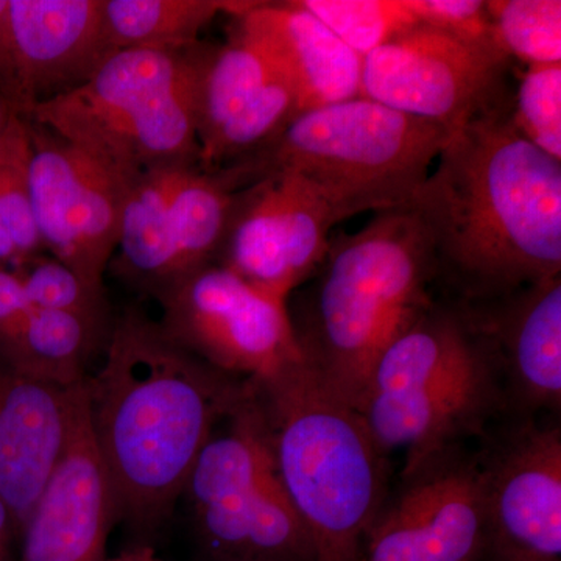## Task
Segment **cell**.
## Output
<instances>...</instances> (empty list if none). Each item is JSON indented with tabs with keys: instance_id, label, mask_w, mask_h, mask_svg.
Returning <instances> with one entry per match:
<instances>
[{
	"instance_id": "cell-16",
	"label": "cell",
	"mask_w": 561,
	"mask_h": 561,
	"mask_svg": "<svg viewBox=\"0 0 561 561\" xmlns=\"http://www.w3.org/2000/svg\"><path fill=\"white\" fill-rule=\"evenodd\" d=\"M457 305L485 341L519 408L560 411L561 276Z\"/></svg>"
},
{
	"instance_id": "cell-6",
	"label": "cell",
	"mask_w": 561,
	"mask_h": 561,
	"mask_svg": "<svg viewBox=\"0 0 561 561\" xmlns=\"http://www.w3.org/2000/svg\"><path fill=\"white\" fill-rule=\"evenodd\" d=\"M451 135L359 95L298 114L267 146L228 165L242 187L271 172L295 173L350 219L409 205Z\"/></svg>"
},
{
	"instance_id": "cell-4",
	"label": "cell",
	"mask_w": 561,
	"mask_h": 561,
	"mask_svg": "<svg viewBox=\"0 0 561 561\" xmlns=\"http://www.w3.org/2000/svg\"><path fill=\"white\" fill-rule=\"evenodd\" d=\"M276 472L316 561H359L387 501L386 454L359 412L306 360L253 383Z\"/></svg>"
},
{
	"instance_id": "cell-19",
	"label": "cell",
	"mask_w": 561,
	"mask_h": 561,
	"mask_svg": "<svg viewBox=\"0 0 561 561\" xmlns=\"http://www.w3.org/2000/svg\"><path fill=\"white\" fill-rule=\"evenodd\" d=\"M234 20L290 84L298 114L359 98L364 58L301 0L256 2Z\"/></svg>"
},
{
	"instance_id": "cell-22",
	"label": "cell",
	"mask_w": 561,
	"mask_h": 561,
	"mask_svg": "<svg viewBox=\"0 0 561 561\" xmlns=\"http://www.w3.org/2000/svg\"><path fill=\"white\" fill-rule=\"evenodd\" d=\"M276 72L278 69L264 51L239 31L225 46L210 47L197 98L201 151L256 98Z\"/></svg>"
},
{
	"instance_id": "cell-14",
	"label": "cell",
	"mask_w": 561,
	"mask_h": 561,
	"mask_svg": "<svg viewBox=\"0 0 561 561\" xmlns=\"http://www.w3.org/2000/svg\"><path fill=\"white\" fill-rule=\"evenodd\" d=\"M481 471L483 560L561 561L560 426L519 427Z\"/></svg>"
},
{
	"instance_id": "cell-34",
	"label": "cell",
	"mask_w": 561,
	"mask_h": 561,
	"mask_svg": "<svg viewBox=\"0 0 561 561\" xmlns=\"http://www.w3.org/2000/svg\"><path fill=\"white\" fill-rule=\"evenodd\" d=\"M103 561H153V557H151L149 552L138 551L125 553V556L117 557V559H105Z\"/></svg>"
},
{
	"instance_id": "cell-5",
	"label": "cell",
	"mask_w": 561,
	"mask_h": 561,
	"mask_svg": "<svg viewBox=\"0 0 561 561\" xmlns=\"http://www.w3.org/2000/svg\"><path fill=\"white\" fill-rule=\"evenodd\" d=\"M210 47L117 50L87 83L27 119L127 179L198 164L197 98Z\"/></svg>"
},
{
	"instance_id": "cell-20",
	"label": "cell",
	"mask_w": 561,
	"mask_h": 561,
	"mask_svg": "<svg viewBox=\"0 0 561 561\" xmlns=\"http://www.w3.org/2000/svg\"><path fill=\"white\" fill-rule=\"evenodd\" d=\"M103 330L72 313L32 309L0 337V360L22 375L69 389L87 379Z\"/></svg>"
},
{
	"instance_id": "cell-18",
	"label": "cell",
	"mask_w": 561,
	"mask_h": 561,
	"mask_svg": "<svg viewBox=\"0 0 561 561\" xmlns=\"http://www.w3.org/2000/svg\"><path fill=\"white\" fill-rule=\"evenodd\" d=\"M77 386L62 389L0 360V497L16 531L65 451Z\"/></svg>"
},
{
	"instance_id": "cell-17",
	"label": "cell",
	"mask_w": 561,
	"mask_h": 561,
	"mask_svg": "<svg viewBox=\"0 0 561 561\" xmlns=\"http://www.w3.org/2000/svg\"><path fill=\"white\" fill-rule=\"evenodd\" d=\"M25 119L33 106L77 90L116 54L102 0H10Z\"/></svg>"
},
{
	"instance_id": "cell-25",
	"label": "cell",
	"mask_w": 561,
	"mask_h": 561,
	"mask_svg": "<svg viewBox=\"0 0 561 561\" xmlns=\"http://www.w3.org/2000/svg\"><path fill=\"white\" fill-rule=\"evenodd\" d=\"M28 161L31 131L24 119L0 150V221L22 264L38 256L43 249L33 213Z\"/></svg>"
},
{
	"instance_id": "cell-15",
	"label": "cell",
	"mask_w": 561,
	"mask_h": 561,
	"mask_svg": "<svg viewBox=\"0 0 561 561\" xmlns=\"http://www.w3.org/2000/svg\"><path fill=\"white\" fill-rule=\"evenodd\" d=\"M83 382L73 398L65 451L22 527L21 561L105 560L116 513L92 437Z\"/></svg>"
},
{
	"instance_id": "cell-10",
	"label": "cell",
	"mask_w": 561,
	"mask_h": 561,
	"mask_svg": "<svg viewBox=\"0 0 561 561\" xmlns=\"http://www.w3.org/2000/svg\"><path fill=\"white\" fill-rule=\"evenodd\" d=\"M28 121V119H27ZM28 184L43 249L103 291L131 181L28 121Z\"/></svg>"
},
{
	"instance_id": "cell-8",
	"label": "cell",
	"mask_w": 561,
	"mask_h": 561,
	"mask_svg": "<svg viewBox=\"0 0 561 561\" xmlns=\"http://www.w3.org/2000/svg\"><path fill=\"white\" fill-rule=\"evenodd\" d=\"M160 297L164 331L232 379L268 381L305 360L287 301L256 289L219 262L176 280Z\"/></svg>"
},
{
	"instance_id": "cell-1",
	"label": "cell",
	"mask_w": 561,
	"mask_h": 561,
	"mask_svg": "<svg viewBox=\"0 0 561 561\" xmlns=\"http://www.w3.org/2000/svg\"><path fill=\"white\" fill-rule=\"evenodd\" d=\"M409 205L460 301L561 276V161L519 135L504 101L453 131Z\"/></svg>"
},
{
	"instance_id": "cell-24",
	"label": "cell",
	"mask_w": 561,
	"mask_h": 561,
	"mask_svg": "<svg viewBox=\"0 0 561 561\" xmlns=\"http://www.w3.org/2000/svg\"><path fill=\"white\" fill-rule=\"evenodd\" d=\"M494 32L508 58L530 66L561 62L560 0L485 2Z\"/></svg>"
},
{
	"instance_id": "cell-23",
	"label": "cell",
	"mask_w": 561,
	"mask_h": 561,
	"mask_svg": "<svg viewBox=\"0 0 561 561\" xmlns=\"http://www.w3.org/2000/svg\"><path fill=\"white\" fill-rule=\"evenodd\" d=\"M362 58L420 25L408 0H301Z\"/></svg>"
},
{
	"instance_id": "cell-35",
	"label": "cell",
	"mask_w": 561,
	"mask_h": 561,
	"mask_svg": "<svg viewBox=\"0 0 561 561\" xmlns=\"http://www.w3.org/2000/svg\"><path fill=\"white\" fill-rule=\"evenodd\" d=\"M7 559H9V548L0 546V561H7Z\"/></svg>"
},
{
	"instance_id": "cell-27",
	"label": "cell",
	"mask_w": 561,
	"mask_h": 561,
	"mask_svg": "<svg viewBox=\"0 0 561 561\" xmlns=\"http://www.w3.org/2000/svg\"><path fill=\"white\" fill-rule=\"evenodd\" d=\"M511 117L523 138L561 161V62L527 68Z\"/></svg>"
},
{
	"instance_id": "cell-31",
	"label": "cell",
	"mask_w": 561,
	"mask_h": 561,
	"mask_svg": "<svg viewBox=\"0 0 561 561\" xmlns=\"http://www.w3.org/2000/svg\"><path fill=\"white\" fill-rule=\"evenodd\" d=\"M24 119L25 117H22L21 114L10 105V102L0 94V150L3 149L7 140L10 139V136L16 130L18 125Z\"/></svg>"
},
{
	"instance_id": "cell-30",
	"label": "cell",
	"mask_w": 561,
	"mask_h": 561,
	"mask_svg": "<svg viewBox=\"0 0 561 561\" xmlns=\"http://www.w3.org/2000/svg\"><path fill=\"white\" fill-rule=\"evenodd\" d=\"M32 309L20 272L0 262V337L13 331Z\"/></svg>"
},
{
	"instance_id": "cell-33",
	"label": "cell",
	"mask_w": 561,
	"mask_h": 561,
	"mask_svg": "<svg viewBox=\"0 0 561 561\" xmlns=\"http://www.w3.org/2000/svg\"><path fill=\"white\" fill-rule=\"evenodd\" d=\"M16 531L13 515H11L9 505L0 497V546L10 548L11 535Z\"/></svg>"
},
{
	"instance_id": "cell-29",
	"label": "cell",
	"mask_w": 561,
	"mask_h": 561,
	"mask_svg": "<svg viewBox=\"0 0 561 561\" xmlns=\"http://www.w3.org/2000/svg\"><path fill=\"white\" fill-rule=\"evenodd\" d=\"M0 94L25 117L24 102L18 83L14 61L13 33H11L10 0H0Z\"/></svg>"
},
{
	"instance_id": "cell-28",
	"label": "cell",
	"mask_w": 561,
	"mask_h": 561,
	"mask_svg": "<svg viewBox=\"0 0 561 561\" xmlns=\"http://www.w3.org/2000/svg\"><path fill=\"white\" fill-rule=\"evenodd\" d=\"M420 24L440 28L461 41L505 55L482 0H408Z\"/></svg>"
},
{
	"instance_id": "cell-13",
	"label": "cell",
	"mask_w": 561,
	"mask_h": 561,
	"mask_svg": "<svg viewBox=\"0 0 561 561\" xmlns=\"http://www.w3.org/2000/svg\"><path fill=\"white\" fill-rule=\"evenodd\" d=\"M485 515L481 463L456 451L405 479L387 497L359 561H482Z\"/></svg>"
},
{
	"instance_id": "cell-11",
	"label": "cell",
	"mask_w": 561,
	"mask_h": 561,
	"mask_svg": "<svg viewBox=\"0 0 561 561\" xmlns=\"http://www.w3.org/2000/svg\"><path fill=\"white\" fill-rule=\"evenodd\" d=\"M508 60L420 24L365 55L360 98L456 131L504 101Z\"/></svg>"
},
{
	"instance_id": "cell-7",
	"label": "cell",
	"mask_w": 561,
	"mask_h": 561,
	"mask_svg": "<svg viewBox=\"0 0 561 561\" xmlns=\"http://www.w3.org/2000/svg\"><path fill=\"white\" fill-rule=\"evenodd\" d=\"M249 390L220 420L192 468L190 496L206 561H316L284 490Z\"/></svg>"
},
{
	"instance_id": "cell-3",
	"label": "cell",
	"mask_w": 561,
	"mask_h": 561,
	"mask_svg": "<svg viewBox=\"0 0 561 561\" xmlns=\"http://www.w3.org/2000/svg\"><path fill=\"white\" fill-rule=\"evenodd\" d=\"M430 239L411 205L375 213L330 247L290 313L306 364L356 405L376 362L434 306Z\"/></svg>"
},
{
	"instance_id": "cell-2",
	"label": "cell",
	"mask_w": 561,
	"mask_h": 561,
	"mask_svg": "<svg viewBox=\"0 0 561 561\" xmlns=\"http://www.w3.org/2000/svg\"><path fill=\"white\" fill-rule=\"evenodd\" d=\"M130 312L111 332L101 370L84 379L88 419L116 516L153 524L183 494L221 419L249 393Z\"/></svg>"
},
{
	"instance_id": "cell-32",
	"label": "cell",
	"mask_w": 561,
	"mask_h": 561,
	"mask_svg": "<svg viewBox=\"0 0 561 561\" xmlns=\"http://www.w3.org/2000/svg\"><path fill=\"white\" fill-rule=\"evenodd\" d=\"M0 262L7 265H13L14 268L22 264L20 254L14 249L13 242L10 241L2 221H0Z\"/></svg>"
},
{
	"instance_id": "cell-26",
	"label": "cell",
	"mask_w": 561,
	"mask_h": 561,
	"mask_svg": "<svg viewBox=\"0 0 561 561\" xmlns=\"http://www.w3.org/2000/svg\"><path fill=\"white\" fill-rule=\"evenodd\" d=\"M16 271L33 309L72 313L95 327L105 328V294L91 289L60 261L36 256Z\"/></svg>"
},
{
	"instance_id": "cell-12",
	"label": "cell",
	"mask_w": 561,
	"mask_h": 561,
	"mask_svg": "<svg viewBox=\"0 0 561 561\" xmlns=\"http://www.w3.org/2000/svg\"><path fill=\"white\" fill-rule=\"evenodd\" d=\"M494 357L456 370L421 375L401 389L368 394L354 409L383 454L405 453L404 479L456 451L504 405Z\"/></svg>"
},
{
	"instance_id": "cell-9",
	"label": "cell",
	"mask_w": 561,
	"mask_h": 561,
	"mask_svg": "<svg viewBox=\"0 0 561 561\" xmlns=\"http://www.w3.org/2000/svg\"><path fill=\"white\" fill-rule=\"evenodd\" d=\"M348 219L334 202L291 172H271L234 195L216 262L272 297L311 278L335 225Z\"/></svg>"
},
{
	"instance_id": "cell-21",
	"label": "cell",
	"mask_w": 561,
	"mask_h": 561,
	"mask_svg": "<svg viewBox=\"0 0 561 561\" xmlns=\"http://www.w3.org/2000/svg\"><path fill=\"white\" fill-rule=\"evenodd\" d=\"M254 0H102L114 49H183L219 14L241 16Z\"/></svg>"
}]
</instances>
